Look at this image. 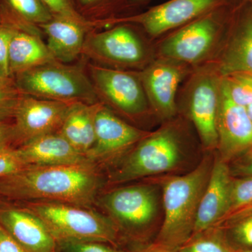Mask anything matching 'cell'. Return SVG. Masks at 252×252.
Masks as SVG:
<instances>
[{
  "instance_id": "cell-44",
  "label": "cell",
  "mask_w": 252,
  "mask_h": 252,
  "mask_svg": "<svg viewBox=\"0 0 252 252\" xmlns=\"http://www.w3.org/2000/svg\"><path fill=\"white\" fill-rule=\"evenodd\" d=\"M0 23H2V22H1V16H0Z\"/></svg>"
},
{
  "instance_id": "cell-42",
  "label": "cell",
  "mask_w": 252,
  "mask_h": 252,
  "mask_svg": "<svg viewBox=\"0 0 252 252\" xmlns=\"http://www.w3.org/2000/svg\"><path fill=\"white\" fill-rule=\"evenodd\" d=\"M239 252H252V250H245V251H240Z\"/></svg>"
},
{
  "instance_id": "cell-2",
  "label": "cell",
  "mask_w": 252,
  "mask_h": 252,
  "mask_svg": "<svg viewBox=\"0 0 252 252\" xmlns=\"http://www.w3.org/2000/svg\"><path fill=\"white\" fill-rule=\"evenodd\" d=\"M212 164L206 158L192 171L164 182L165 217L156 243L177 250L190 238Z\"/></svg>"
},
{
  "instance_id": "cell-29",
  "label": "cell",
  "mask_w": 252,
  "mask_h": 252,
  "mask_svg": "<svg viewBox=\"0 0 252 252\" xmlns=\"http://www.w3.org/2000/svg\"><path fill=\"white\" fill-rule=\"evenodd\" d=\"M54 18H67L83 24L94 27L92 23L83 17L79 12L73 0H41Z\"/></svg>"
},
{
  "instance_id": "cell-14",
  "label": "cell",
  "mask_w": 252,
  "mask_h": 252,
  "mask_svg": "<svg viewBox=\"0 0 252 252\" xmlns=\"http://www.w3.org/2000/svg\"><path fill=\"white\" fill-rule=\"evenodd\" d=\"M230 39L220 64L221 77L233 74L252 75V9L248 0L235 8L230 23Z\"/></svg>"
},
{
  "instance_id": "cell-31",
  "label": "cell",
  "mask_w": 252,
  "mask_h": 252,
  "mask_svg": "<svg viewBox=\"0 0 252 252\" xmlns=\"http://www.w3.org/2000/svg\"><path fill=\"white\" fill-rule=\"evenodd\" d=\"M22 94L16 86L0 88V122H7L8 119H13Z\"/></svg>"
},
{
  "instance_id": "cell-1",
  "label": "cell",
  "mask_w": 252,
  "mask_h": 252,
  "mask_svg": "<svg viewBox=\"0 0 252 252\" xmlns=\"http://www.w3.org/2000/svg\"><path fill=\"white\" fill-rule=\"evenodd\" d=\"M103 185L95 164L33 165L0 179V195L14 200L49 201L89 207Z\"/></svg>"
},
{
  "instance_id": "cell-43",
  "label": "cell",
  "mask_w": 252,
  "mask_h": 252,
  "mask_svg": "<svg viewBox=\"0 0 252 252\" xmlns=\"http://www.w3.org/2000/svg\"><path fill=\"white\" fill-rule=\"evenodd\" d=\"M249 2H250V6H251L252 9V0H249Z\"/></svg>"
},
{
  "instance_id": "cell-30",
  "label": "cell",
  "mask_w": 252,
  "mask_h": 252,
  "mask_svg": "<svg viewBox=\"0 0 252 252\" xmlns=\"http://www.w3.org/2000/svg\"><path fill=\"white\" fill-rule=\"evenodd\" d=\"M30 166L20 155L17 148L9 147L0 151V179Z\"/></svg>"
},
{
  "instance_id": "cell-26",
  "label": "cell",
  "mask_w": 252,
  "mask_h": 252,
  "mask_svg": "<svg viewBox=\"0 0 252 252\" xmlns=\"http://www.w3.org/2000/svg\"><path fill=\"white\" fill-rule=\"evenodd\" d=\"M220 88L235 104L244 107L252 104V75L233 74L221 77Z\"/></svg>"
},
{
  "instance_id": "cell-23",
  "label": "cell",
  "mask_w": 252,
  "mask_h": 252,
  "mask_svg": "<svg viewBox=\"0 0 252 252\" xmlns=\"http://www.w3.org/2000/svg\"><path fill=\"white\" fill-rule=\"evenodd\" d=\"M0 16L2 23L38 34L39 26L54 18L41 0H0Z\"/></svg>"
},
{
  "instance_id": "cell-27",
  "label": "cell",
  "mask_w": 252,
  "mask_h": 252,
  "mask_svg": "<svg viewBox=\"0 0 252 252\" xmlns=\"http://www.w3.org/2000/svg\"><path fill=\"white\" fill-rule=\"evenodd\" d=\"M220 228L228 230L227 238L238 251L252 250V215Z\"/></svg>"
},
{
  "instance_id": "cell-5",
  "label": "cell",
  "mask_w": 252,
  "mask_h": 252,
  "mask_svg": "<svg viewBox=\"0 0 252 252\" xmlns=\"http://www.w3.org/2000/svg\"><path fill=\"white\" fill-rule=\"evenodd\" d=\"M182 157L178 139L171 129L162 128L140 140L109 178L120 185L170 171Z\"/></svg>"
},
{
  "instance_id": "cell-21",
  "label": "cell",
  "mask_w": 252,
  "mask_h": 252,
  "mask_svg": "<svg viewBox=\"0 0 252 252\" xmlns=\"http://www.w3.org/2000/svg\"><path fill=\"white\" fill-rule=\"evenodd\" d=\"M59 62L38 33L17 30L10 43L9 68L11 77L38 66Z\"/></svg>"
},
{
  "instance_id": "cell-19",
  "label": "cell",
  "mask_w": 252,
  "mask_h": 252,
  "mask_svg": "<svg viewBox=\"0 0 252 252\" xmlns=\"http://www.w3.org/2000/svg\"><path fill=\"white\" fill-rule=\"evenodd\" d=\"M28 165H59L90 162L59 132L33 139L17 148Z\"/></svg>"
},
{
  "instance_id": "cell-7",
  "label": "cell",
  "mask_w": 252,
  "mask_h": 252,
  "mask_svg": "<svg viewBox=\"0 0 252 252\" xmlns=\"http://www.w3.org/2000/svg\"><path fill=\"white\" fill-rule=\"evenodd\" d=\"M241 0H170L143 13L114 18L108 23H132L157 36L180 28L212 11L233 6Z\"/></svg>"
},
{
  "instance_id": "cell-34",
  "label": "cell",
  "mask_w": 252,
  "mask_h": 252,
  "mask_svg": "<svg viewBox=\"0 0 252 252\" xmlns=\"http://www.w3.org/2000/svg\"><path fill=\"white\" fill-rule=\"evenodd\" d=\"M14 143H16V137L13 124L0 122V151L13 147Z\"/></svg>"
},
{
  "instance_id": "cell-33",
  "label": "cell",
  "mask_w": 252,
  "mask_h": 252,
  "mask_svg": "<svg viewBox=\"0 0 252 252\" xmlns=\"http://www.w3.org/2000/svg\"><path fill=\"white\" fill-rule=\"evenodd\" d=\"M69 252H116L98 242H65Z\"/></svg>"
},
{
  "instance_id": "cell-15",
  "label": "cell",
  "mask_w": 252,
  "mask_h": 252,
  "mask_svg": "<svg viewBox=\"0 0 252 252\" xmlns=\"http://www.w3.org/2000/svg\"><path fill=\"white\" fill-rule=\"evenodd\" d=\"M232 179L228 162L217 158L212 164L208 182L199 204L190 238L216 227L228 213Z\"/></svg>"
},
{
  "instance_id": "cell-10",
  "label": "cell",
  "mask_w": 252,
  "mask_h": 252,
  "mask_svg": "<svg viewBox=\"0 0 252 252\" xmlns=\"http://www.w3.org/2000/svg\"><path fill=\"white\" fill-rule=\"evenodd\" d=\"M94 126V143L86 157L97 165L122 155L148 135L119 119L100 102L96 112Z\"/></svg>"
},
{
  "instance_id": "cell-20",
  "label": "cell",
  "mask_w": 252,
  "mask_h": 252,
  "mask_svg": "<svg viewBox=\"0 0 252 252\" xmlns=\"http://www.w3.org/2000/svg\"><path fill=\"white\" fill-rule=\"evenodd\" d=\"M93 26L67 18H54L39 26L46 36V46L56 61L72 62L83 54L86 32Z\"/></svg>"
},
{
  "instance_id": "cell-12",
  "label": "cell",
  "mask_w": 252,
  "mask_h": 252,
  "mask_svg": "<svg viewBox=\"0 0 252 252\" xmlns=\"http://www.w3.org/2000/svg\"><path fill=\"white\" fill-rule=\"evenodd\" d=\"M217 134V148L223 161L240 158L252 149V121L245 107L233 102L220 85Z\"/></svg>"
},
{
  "instance_id": "cell-8",
  "label": "cell",
  "mask_w": 252,
  "mask_h": 252,
  "mask_svg": "<svg viewBox=\"0 0 252 252\" xmlns=\"http://www.w3.org/2000/svg\"><path fill=\"white\" fill-rule=\"evenodd\" d=\"M73 104L23 94L13 118L16 143L59 132Z\"/></svg>"
},
{
  "instance_id": "cell-4",
  "label": "cell",
  "mask_w": 252,
  "mask_h": 252,
  "mask_svg": "<svg viewBox=\"0 0 252 252\" xmlns=\"http://www.w3.org/2000/svg\"><path fill=\"white\" fill-rule=\"evenodd\" d=\"M31 210L46 225L56 240L113 243L117 230L112 220L89 207L49 201L28 202Z\"/></svg>"
},
{
  "instance_id": "cell-13",
  "label": "cell",
  "mask_w": 252,
  "mask_h": 252,
  "mask_svg": "<svg viewBox=\"0 0 252 252\" xmlns=\"http://www.w3.org/2000/svg\"><path fill=\"white\" fill-rule=\"evenodd\" d=\"M83 54L94 59L119 64H135L145 56L140 38L127 24H120L107 31L87 36Z\"/></svg>"
},
{
  "instance_id": "cell-9",
  "label": "cell",
  "mask_w": 252,
  "mask_h": 252,
  "mask_svg": "<svg viewBox=\"0 0 252 252\" xmlns=\"http://www.w3.org/2000/svg\"><path fill=\"white\" fill-rule=\"evenodd\" d=\"M89 77L97 96L101 94L109 103L129 116L145 112L147 96L141 79L133 74L91 64Z\"/></svg>"
},
{
  "instance_id": "cell-17",
  "label": "cell",
  "mask_w": 252,
  "mask_h": 252,
  "mask_svg": "<svg viewBox=\"0 0 252 252\" xmlns=\"http://www.w3.org/2000/svg\"><path fill=\"white\" fill-rule=\"evenodd\" d=\"M0 226L28 252H56V238L28 208L0 209Z\"/></svg>"
},
{
  "instance_id": "cell-22",
  "label": "cell",
  "mask_w": 252,
  "mask_h": 252,
  "mask_svg": "<svg viewBox=\"0 0 252 252\" xmlns=\"http://www.w3.org/2000/svg\"><path fill=\"white\" fill-rule=\"evenodd\" d=\"M99 103L73 104L59 131L77 152L85 157L94 143V122Z\"/></svg>"
},
{
  "instance_id": "cell-39",
  "label": "cell",
  "mask_w": 252,
  "mask_h": 252,
  "mask_svg": "<svg viewBox=\"0 0 252 252\" xmlns=\"http://www.w3.org/2000/svg\"><path fill=\"white\" fill-rule=\"evenodd\" d=\"M14 79L12 78L6 77L0 70V88H7L15 86Z\"/></svg>"
},
{
  "instance_id": "cell-37",
  "label": "cell",
  "mask_w": 252,
  "mask_h": 252,
  "mask_svg": "<svg viewBox=\"0 0 252 252\" xmlns=\"http://www.w3.org/2000/svg\"><path fill=\"white\" fill-rule=\"evenodd\" d=\"M252 215V203L249 205H245L235 210V211L230 212L228 215H226L224 218L222 219L221 220L217 225V227H222L223 225L235 221V220H240L243 217Z\"/></svg>"
},
{
  "instance_id": "cell-24",
  "label": "cell",
  "mask_w": 252,
  "mask_h": 252,
  "mask_svg": "<svg viewBox=\"0 0 252 252\" xmlns=\"http://www.w3.org/2000/svg\"><path fill=\"white\" fill-rule=\"evenodd\" d=\"M230 243L223 228L214 227L189 239L176 252H239Z\"/></svg>"
},
{
  "instance_id": "cell-41",
  "label": "cell",
  "mask_w": 252,
  "mask_h": 252,
  "mask_svg": "<svg viewBox=\"0 0 252 252\" xmlns=\"http://www.w3.org/2000/svg\"><path fill=\"white\" fill-rule=\"evenodd\" d=\"M245 109H246L249 117H250V119H251V120L252 121V104H250L248 107H245Z\"/></svg>"
},
{
  "instance_id": "cell-11",
  "label": "cell",
  "mask_w": 252,
  "mask_h": 252,
  "mask_svg": "<svg viewBox=\"0 0 252 252\" xmlns=\"http://www.w3.org/2000/svg\"><path fill=\"white\" fill-rule=\"evenodd\" d=\"M99 201L112 218L131 228L145 226L157 215V194L152 186L119 187L104 194Z\"/></svg>"
},
{
  "instance_id": "cell-25",
  "label": "cell",
  "mask_w": 252,
  "mask_h": 252,
  "mask_svg": "<svg viewBox=\"0 0 252 252\" xmlns=\"http://www.w3.org/2000/svg\"><path fill=\"white\" fill-rule=\"evenodd\" d=\"M74 6L86 20L98 26L112 19L113 14L127 7L128 0H73Z\"/></svg>"
},
{
  "instance_id": "cell-38",
  "label": "cell",
  "mask_w": 252,
  "mask_h": 252,
  "mask_svg": "<svg viewBox=\"0 0 252 252\" xmlns=\"http://www.w3.org/2000/svg\"><path fill=\"white\" fill-rule=\"evenodd\" d=\"M142 252H176V250H172L155 243Z\"/></svg>"
},
{
  "instance_id": "cell-6",
  "label": "cell",
  "mask_w": 252,
  "mask_h": 252,
  "mask_svg": "<svg viewBox=\"0 0 252 252\" xmlns=\"http://www.w3.org/2000/svg\"><path fill=\"white\" fill-rule=\"evenodd\" d=\"M239 3L215 10L179 28L162 43V56L187 63L203 59L211 49L221 30L230 24Z\"/></svg>"
},
{
  "instance_id": "cell-45",
  "label": "cell",
  "mask_w": 252,
  "mask_h": 252,
  "mask_svg": "<svg viewBox=\"0 0 252 252\" xmlns=\"http://www.w3.org/2000/svg\"><path fill=\"white\" fill-rule=\"evenodd\" d=\"M1 227L0 226V232H1Z\"/></svg>"
},
{
  "instance_id": "cell-32",
  "label": "cell",
  "mask_w": 252,
  "mask_h": 252,
  "mask_svg": "<svg viewBox=\"0 0 252 252\" xmlns=\"http://www.w3.org/2000/svg\"><path fill=\"white\" fill-rule=\"evenodd\" d=\"M17 30L11 25L0 23V70L12 79L9 68V51L11 39Z\"/></svg>"
},
{
  "instance_id": "cell-16",
  "label": "cell",
  "mask_w": 252,
  "mask_h": 252,
  "mask_svg": "<svg viewBox=\"0 0 252 252\" xmlns=\"http://www.w3.org/2000/svg\"><path fill=\"white\" fill-rule=\"evenodd\" d=\"M220 85V79L204 74L194 83L189 97L190 118L207 149L218 147L217 115Z\"/></svg>"
},
{
  "instance_id": "cell-3",
  "label": "cell",
  "mask_w": 252,
  "mask_h": 252,
  "mask_svg": "<svg viewBox=\"0 0 252 252\" xmlns=\"http://www.w3.org/2000/svg\"><path fill=\"white\" fill-rule=\"evenodd\" d=\"M14 79L21 94L33 97L68 103L99 102L89 76L79 68L64 63L38 66L20 73Z\"/></svg>"
},
{
  "instance_id": "cell-36",
  "label": "cell",
  "mask_w": 252,
  "mask_h": 252,
  "mask_svg": "<svg viewBox=\"0 0 252 252\" xmlns=\"http://www.w3.org/2000/svg\"><path fill=\"white\" fill-rule=\"evenodd\" d=\"M0 252H28L2 228L0 232Z\"/></svg>"
},
{
  "instance_id": "cell-40",
  "label": "cell",
  "mask_w": 252,
  "mask_h": 252,
  "mask_svg": "<svg viewBox=\"0 0 252 252\" xmlns=\"http://www.w3.org/2000/svg\"><path fill=\"white\" fill-rule=\"evenodd\" d=\"M149 1H150V0H128L127 7H128V6H130V7L139 6L140 5L145 4L146 2Z\"/></svg>"
},
{
  "instance_id": "cell-18",
  "label": "cell",
  "mask_w": 252,
  "mask_h": 252,
  "mask_svg": "<svg viewBox=\"0 0 252 252\" xmlns=\"http://www.w3.org/2000/svg\"><path fill=\"white\" fill-rule=\"evenodd\" d=\"M182 78L180 67L167 61L154 63L142 73L141 81L147 98L162 119L175 114L176 94Z\"/></svg>"
},
{
  "instance_id": "cell-35",
  "label": "cell",
  "mask_w": 252,
  "mask_h": 252,
  "mask_svg": "<svg viewBox=\"0 0 252 252\" xmlns=\"http://www.w3.org/2000/svg\"><path fill=\"white\" fill-rule=\"evenodd\" d=\"M231 175L248 177L252 176V149L240 158L236 165L233 167Z\"/></svg>"
},
{
  "instance_id": "cell-46",
  "label": "cell",
  "mask_w": 252,
  "mask_h": 252,
  "mask_svg": "<svg viewBox=\"0 0 252 252\" xmlns=\"http://www.w3.org/2000/svg\"><path fill=\"white\" fill-rule=\"evenodd\" d=\"M248 1H249V0H248Z\"/></svg>"
},
{
  "instance_id": "cell-28",
  "label": "cell",
  "mask_w": 252,
  "mask_h": 252,
  "mask_svg": "<svg viewBox=\"0 0 252 252\" xmlns=\"http://www.w3.org/2000/svg\"><path fill=\"white\" fill-rule=\"evenodd\" d=\"M252 203V176L240 178L233 177L230 186L229 212L226 215Z\"/></svg>"
}]
</instances>
